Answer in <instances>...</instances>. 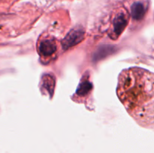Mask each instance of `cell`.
Here are the masks:
<instances>
[{"label":"cell","instance_id":"cell-1","mask_svg":"<svg viewBox=\"0 0 154 153\" xmlns=\"http://www.w3.org/2000/svg\"><path fill=\"white\" fill-rule=\"evenodd\" d=\"M117 94L129 115L146 128L154 125V76L138 67L122 70L118 76Z\"/></svg>","mask_w":154,"mask_h":153},{"label":"cell","instance_id":"cell-2","mask_svg":"<svg viewBox=\"0 0 154 153\" xmlns=\"http://www.w3.org/2000/svg\"><path fill=\"white\" fill-rule=\"evenodd\" d=\"M56 50V45L51 40H42L40 44V52L45 56H48Z\"/></svg>","mask_w":154,"mask_h":153},{"label":"cell","instance_id":"cell-3","mask_svg":"<svg viewBox=\"0 0 154 153\" xmlns=\"http://www.w3.org/2000/svg\"><path fill=\"white\" fill-rule=\"evenodd\" d=\"M144 8L142 3L136 2L132 6V14L135 19H140L143 16L144 14Z\"/></svg>","mask_w":154,"mask_h":153},{"label":"cell","instance_id":"cell-4","mask_svg":"<svg viewBox=\"0 0 154 153\" xmlns=\"http://www.w3.org/2000/svg\"><path fill=\"white\" fill-rule=\"evenodd\" d=\"M126 23V20L123 14H120L119 16H117V17H116L115 20H114V26H116L117 29H120V32L122 31V29H123V26H125Z\"/></svg>","mask_w":154,"mask_h":153}]
</instances>
